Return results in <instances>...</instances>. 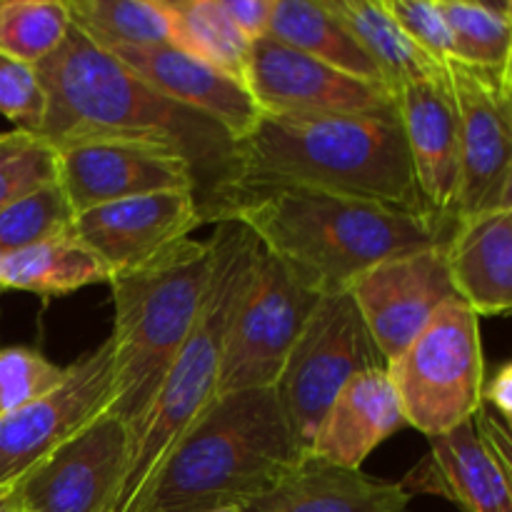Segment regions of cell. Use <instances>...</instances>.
Listing matches in <instances>:
<instances>
[{
  "mask_svg": "<svg viewBox=\"0 0 512 512\" xmlns=\"http://www.w3.org/2000/svg\"><path fill=\"white\" fill-rule=\"evenodd\" d=\"M45 90L38 138L53 150L83 140H130L168 148L195 170V200L213 223L233 188L235 138L205 113L163 98L73 23L53 55L35 65Z\"/></svg>",
  "mask_w": 512,
  "mask_h": 512,
  "instance_id": "cell-1",
  "label": "cell"
},
{
  "mask_svg": "<svg viewBox=\"0 0 512 512\" xmlns=\"http://www.w3.org/2000/svg\"><path fill=\"white\" fill-rule=\"evenodd\" d=\"M235 220L318 293L348 290L395 255L448 243L455 223L308 188H240L213 223Z\"/></svg>",
  "mask_w": 512,
  "mask_h": 512,
  "instance_id": "cell-2",
  "label": "cell"
},
{
  "mask_svg": "<svg viewBox=\"0 0 512 512\" xmlns=\"http://www.w3.org/2000/svg\"><path fill=\"white\" fill-rule=\"evenodd\" d=\"M240 188H308L438 218L415 180L400 115H260L235 140L230 193Z\"/></svg>",
  "mask_w": 512,
  "mask_h": 512,
  "instance_id": "cell-3",
  "label": "cell"
},
{
  "mask_svg": "<svg viewBox=\"0 0 512 512\" xmlns=\"http://www.w3.org/2000/svg\"><path fill=\"white\" fill-rule=\"evenodd\" d=\"M300 458L273 388L218 395L123 512H243Z\"/></svg>",
  "mask_w": 512,
  "mask_h": 512,
  "instance_id": "cell-4",
  "label": "cell"
},
{
  "mask_svg": "<svg viewBox=\"0 0 512 512\" xmlns=\"http://www.w3.org/2000/svg\"><path fill=\"white\" fill-rule=\"evenodd\" d=\"M210 278V248L183 240L145 268L110 278L113 290V403L130 430V450L188 340Z\"/></svg>",
  "mask_w": 512,
  "mask_h": 512,
  "instance_id": "cell-5",
  "label": "cell"
},
{
  "mask_svg": "<svg viewBox=\"0 0 512 512\" xmlns=\"http://www.w3.org/2000/svg\"><path fill=\"white\" fill-rule=\"evenodd\" d=\"M210 248V278L198 320L180 348L173 368L155 398L153 410L130 450L128 475L115 512H123L148 485L165 455L183 438L198 415L218 398L225 345L243 295L253 283L260 240L235 220L215 223Z\"/></svg>",
  "mask_w": 512,
  "mask_h": 512,
  "instance_id": "cell-6",
  "label": "cell"
},
{
  "mask_svg": "<svg viewBox=\"0 0 512 512\" xmlns=\"http://www.w3.org/2000/svg\"><path fill=\"white\" fill-rule=\"evenodd\" d=\"M388 375L410 428L435 438L470 423L485 405L480 318L460 298L445 303Z\"/></svg>",
  "mask_w": 512,
  "mask_h": 512,
  "instance_id": "cell-7",
  "label": "cell"
},
{
  "mask_svg": "<svg viewBox=\"0 0 512 512\" xmlns=\"http://www.w3.org/2000/svg\"><path fill=\"white\" fill-rule=\"evenodd\" d=\"M378 365L388 363L375 348L353 295L348 290L320 295L273 385L300 453H310L325 413L348 380Z\"/></svg>",
  "mask_w": 512,
  "mask_h": 512,
  "instance_id": "cell-8",
  "label": "cell"
},
{
  "mask_svg": "<svg viewBox=\"0 0 512 512\" xmlns=\"http://www.w3.org/2000/svg\"><path fill=\"white\" fill-rule=\"evenodd\" d=\"M320 295L260 245L253 283L243 295L225 345L218 395L273 388Z\"/></svg>",
  "mask_w": 512,
  "mask_h": 512,
  "instance_id": "cell-9",
  "label": "cell"
},
{
  "mask_svg": "<svg viewBox=\"0 0 512 512\" xmlns=\"http://www.w3.org/2000/svg\"><path fill=\"white\" fill-rule=\"evenodd\" d=\"M113 403L110 340L68 365L53 393L0 418V488H13L80 430L108 413Z\"/></svg>",
  "mask_w": 512,
  "mask_h": 512,
  "instance_id": "cell-10",
  "label": "cell"
},
{
  "mask_svg": "<svg viewBox=\"0 0 512 512\" xmlns=\"http://www.w3.org/2000/svg\"><path fill=\"white\" fill-rule=\"evenodd\" d=\"M130 463V430L113 413L80 430L13 485L15 512H115Z\"/></svg>",
  "mask_w": 512,
  "mask_h": 512,
  "instance_id": "cell-11",
  "label": "cell"
},
{
  "mask_svg": "<svg viewBox=\"0 0 512 512\" xmlns=\"http://www.w3.org/2000/svg\"><path fill=\"white\" fill-rule=\"evenodd\" d=\"M243 85L260 115H398V100L385 85L368 83L298 53L273 38L250 45Z\"/></svg>",
  "mask_w": 512,
  "mask_h": 512,
  "instance_id": "cell-12",
  "label": "cell"
},
{
  "mask_svg": "<svg viewBox=\"0 0 512 512\" xmlns=\"http://www.w3.org/2000/svg\"><path fill=\"white\" fill-rule=\"evenodd\" d=\"M385 363L398 358L458 298L450 275L448 243L395 255L365 270L348 288Z\"/></svg>",
  "mask_w": 512,
  "mask_h": 512,
  "instance_id": "cell-13",
  "label": "cell"
},
{
  "mask_svg": "<svg viewBox=\"0 0 512 512\" xmlns=\"http://www.w3.org/2000/svg\"><path fill=\"white\" fill-rule=\"evenodd\" d=\"M458 110L460 193L455 223L495 210L512 173V98L503 75L445 63Z\"/></svg>",
  "mask_w": 512,
  "mask_h": 512,
  "instance_id": "cell-14",
  "label": "cell"
},
{
  "mask_svg": "<svg viewBox=\"0 0 512 512\" xmlns=\"http://www.w3.org/2000/svg\"><path fill=\"white\" fill-rule=\"evenodd\" d=\"M203 223L208 220L195 193L165 190L83 210L75 215L73 235L115 278L158 260Z\"/></svg>",
  "mask_w": 512,
  "mask_h": 512,
  "instance_id": "cell-15",
  "label": "cell"
},
{
  "mask_svg": "<svg viewBox=\"0 0 512 512\" xmlns=\"http://www.w3.org/2000/svg\"><path fill=\"white\" fill-rule=\"evenodd\" d=\"M55 155L58 183L63 185L75 215L138 195L198 190L193 165L183 155L158 145L130 140H83L63 145Z\"/></svg>",
  "mask_w": 512,
  "mask_h": 512,
  "instance_id": "cell-16",
  "label": "cell"
},
{
  "mask_svg": "<svg viewBox=\"0 0 512 512\" xmlns=\"http://www.w3.org/2000/svg\"><path fill=\"white\" fill-rule=\"evenodd\" d=\"M395 100L420 193L438 218L455 223L460 193V135L448 70L438 78L405 85L395 93Z\"/></svg>",
  "mask_w": 512,
  "mask_h": 512,
  "instance_id": "cell-17",
  "label": "cell"
},
{
  "mask_svg": "<svg viewBox=\"0 0 512 512\" xmlns=\"http://www.w3.org/2000/svg\"><path fill=\"white\" fill-rule=\"evenodd\" d=\"M108 53L163 98L218 120L235 140L248 135L260 120L258 105L243 83L175 45L115 48Z\"/></svg>",
  "mask_w": 512,
  "mask_h": 512,
  "instance_id": "cell-18",
  "label": "cell"
},
{
  "mask_svg": "<svg viewBox=\"0 0 512 512\" xmlns=\"http://www.w3.org/2000/svg\"><path fill=\"white\" fill-rule=\"evenodd\" d=\"M428 453L405 475V493L438 495L460 512H512V488L475 430V420L428 438Z\"/></svg>",
  "mask_w": 512,
  "mask_h": 512,
  "instance_id": "cell-19",
  "label": "cell"
},
{
  "mask_svg": "<svg viewBox=\"0 0 512 512\" xmlns=\"http://www.w3.org/2000/svg\"><path fill=\"white\" fill-rule=\"evenodd\" d=\"M400 428H405L400 398L388 365H378L350 378L340 390L320 423L310 455L360 470L368 455Z\"/></svg>",
  "mask_w": 512,
  "mask_h": 512,
  "instance_id": "cell-20",
  "label": "cell"
},
{
  "mask_svg": "<svg viewBox=\"0 0 512 512\" xmlns=\"http://www.w3.org/2000/svg\"><path fill=\"white\" fill-rule=\"evenodd\" d=\"M400 483L303 455L290 473L243 512H410Z\"/></svg>",
  "mask_w": 512,
  "mask_h": 512,
  "instance_id": "cell-21",
  "label": "cell"
},
{
  "mask_svg": "<svg viewBox=\"0 0 512 512\" xmlns=\"http://www.w3.org/2000/svg\"><path fill=\"white\" fill-rule=\"evenodd\" d=\"M458 298L483 315H512V210L495 208L460 220L448 240Z\"/></svg>",
  "mask_w": 512,
  "mask_h": 512,
  "instance_id": "cell-22",
  "label": "cell"
},
{
  "mask_svg": "<svg viewBox=\"0 0 512 512\" xmlns=\"http://www.w3.org/2000/svg\"><path fill=\"white\" fill-rule=\"evenodd\" d=\"M325 3L358 40L365 55L373 60L390 93L445 73V63L430 58L405 35L383 0H325Z\"/></svg>",
  "mask_w": 512,
  "mask_h": 512,
  "instance_id": "cell-23",
  "label": "cell"
},
{
  "mask_svg": "<svg viewBox=\"0 0 512 512\" xmlns=\"http://www.w3.org/2000/svg\"><path fill=\"white\" fill-rule=\"evenodd\" d=\"M268 38L353 78L385 85L373 60L325 0H275Z\"/></svg>",
  "mask_w": 512,
  "mask_h": 512,
  "instance_id": "cell-24",
  "label": "cell"
},
{
  "mask_svg": "<svg viewBox=\"0 0 512 512\" xmlns=\"http://www.w3.org/2000/svg\"><path fill=\"white\" fill-rule=\"evenodd\" d=\"M108 280L110 273L103 260L85 248L75 235H63L3 255V270H0L3 290H25L43 298L68 295Z\"/></svg>",
  "mask_w": 512,
  "mask_h": 512,
  "instance_id": "cell-25",
  "label": "cell"
},
{
  "mask_svg": "<svg viewBox=\"0 0 512 512\" xmlns=\"http://www.w3.org/2000/svg\"><path fill=\"white\" fill-rule=\"evenodd\" d=\"M68 13L70 23L103 50L175 40L170 0H68Z\"/></svg>",
  "mask_w": 512,
  "mask_h": 512,
  "instance_id": "cell-26",
  "label": "cell"
},
{
  "mask_svg": "<svg viewBox=\"0 0 512 512\" xmlns=\"http://www.w3.org/2000/svg\"><path fill=\"white\" fill-rule=\"evenodd\" d=\"M175 48L243 83L250 43L223 8V0H170Z\"/></svg>",
  "mask_w": 512,
  "mask_h": 512,
  "instance_id": "cell-27",
  "label": "cell"
},
{
  "mask_svg": "<svg viewBox=\"0 0 512 512\" xmlns=\"http://www.w3.org/2000/svg\"><path fill=\"white\" fill-rule=\"evenodd\" d=\"M438 5L453 35L450 60L490 75H503L512 53V28L498 3L438 0Z\"/></svg>",
  "mask_w": 512,
  "mask_h": 512,
  "instance_id": "cell-28",
  "label": "cell"
},
{
  "mask_svg": "<svg viewBox=\"0 0 512 512\" xmlns=\"http://www.w3.org/2000/svg\"><path fill=\"white\" fill-rule=\"evenodd\" d=\"M70 28L63 0H0V53L38 65L63 43Z\"/></svg>",
  "mask_w": 512,
  "mask_h": 512,
  "instance_id": "cell-29",
  "label": "cell"
},
{
  "mask_svg": "<svg viewBox=\"0 0 512 512\" xmlns=\"http://www.w3.org/2000/svg\"><path fill=\"white\" fill-rule=\"evenodd\" d=\"M75 210L58 178L0 210V255L73 235Z\"/></svg>",
  "mask_w": 512,
  "mask_h": 512,
  "instance_id": "cell-30",
  "label": "cell"
},
{
  "mask_svg": "<svg viewBox=\"0 0 512 512\" xmlns=\"http://www.w3.org/2000/svg\"><path fill=\"white\" fill-rule=\"evenodd\" d=\"M58 178V155L43 138L23 130L0 133V210Z\"/></svg>",
  "mask_w": 512,
  "mask_h": 512,
  "instance_id": "cell-31",
  "label": "cell"
},
{
  "mask_svg": "<svg viewBox=\"0 0 512 512\" xmlns=\"http://www.w3.org/2000/svg\"><path fill=\"white\" fill-rule=\"evenodd\" d=\"M68 375L43 353L23 345H0V418L53 393Z\"/></svg>",
  "mask_w": 512,
  "mask_h": 512,
  "instance_id": "cell-32",
  "label": "cell"
},
{
  "mask_svg": "<svg viewBox=\"0 0 512 512\" xmlns=\"http://www.w3.org/2000/svg\"><path fill=\"white\" fill-rule=\"evenodd\" d=\"M45 90L35 65L0 53V115L13 120L15 130L38 135L45 120Z\"/></svg>",
  "mask_w": 512,
  "mask_h": 512,
  "instance_id": "cell-33",
  "label": "cell"
},
{
  "mask_svg": "<svg viewBox=\"0 0 512 512\" xmlns=\"http://www.w3.org/2000/svg\"><path fill=\"white\" fill-rule=\"evenodd\" d=\"M395 23L430 58L448 63L453 58V35L440 13L438 0H383Z\"/></svg>",
  "mask_w": 512,
  "mask_h": 512,
  "instance_id": "cell-34",
  "label": "cell"
},
{
  "mask_svg": "<svg viewBox=\"0 0 512 512\" xmlns=\"http://www.w3.org/2000/svg\"><path fill=\"white\" fill-rule=\"evenodd\" d=\"M273 5L275 0H223L225 13L250 45L268 35Z\"/></svg>",
  "mask_w": 512,
  "mask_h": 512,
  "instance_id": "cell-35",
  "label": "cell"
},
{
  "mask_svg": "<svg viewBox=\"0 0 512 512\" xmlns=\"http://www.w3.org/2000/svg\"><path fill=\"white\" fill-rule=\"evenodd\" d=\"M473 420L480 440H483L485 448L493 453V458L498 460L500 470H503L512 488V435L508 433V428H505L503 418H498L488 405H483Z\"/></svg>",
  "mask_w": 512,
  "mask_h": 512,
  "instance_id": "cell-36",
  "label": "cell"
},
{
  "mask_svg": "<svg viewBox=\"0 0 512 512\" xmlns=\"http://www.w3.org/2000/svg\"><path fill=\"white\" fill-rule=\"evenodd\" d=\"M483 398L503 415V420L512 418V363L503 365L498 375L490 380V385H485Z\"/></svg>",
  "mask_w": 512,
  "mask_h": 512,
  "instance_id": "cell-37",
  "label": "cell"
},
{
  "mask_svg": "<svg viewBox=\"0 0 512 512\" xmlns=\"http://www.w3.org/2000/svg\"><path fill=\"white\" fill-rule=\"evenodd\" d=\"M498 208H508V210H512V173H510L508 183H505V188H503V195H500V203H498Z\"/></svg>",
  "mask_w": 512,
  "mask_h": 512,
  "instance_id": "cell-38",
  "label": "cell"
},
{
  "mask_svg": "<svg viewBox=\"0 0 512 512\" xmlns=\"http://www.w3.org/2000/svg\"><path fill=\"white\" fill-rule=\"evenodd\" d=\"M503 83H505V90H508V95L512 98V53L508 58V65H505L503 70Z\"/></svg>",
  "mask_w": 512,
  "mask_h": 512,
  "instance_id": "cell-39",
  "label": "cell"
},
{
  "mask_svg": "<svg viewBox=\"0 0 512 512\" xmlns=\"http://www.w3.org/2000/svg\"><path fill=\"white\" fill-rule=\"evenodd\" d=\"M498 8H500V13L505 15V20H508L510 28H512V0H508V3H498Z\"/></svg>",
  "mask_w": 512,
  "mask_h": 512,
  "instance_id": "cell-40",
  "label": "cell"
},
{
  "mask_svg": "<svg viewBox=\"0 0 512 512\" xmlns=\"http://www.w3.org/2000/svg\"><path fill=\"white\" fill-rule=\"evenodd\" d=\"M10 493H13V488H0V512H3L5 505H8Z\"/></svg>",
  "mask_w": 512,
  "mask_h": 512,
  "instance_id": "cell-41",
  "label": "cell"
},
{
  "mask_svg": "<svg viewBox=\"0 0 512 512\" xmlns=\"http://www.w3.org/2000/svg\"><path fill=\"white\" fill-rule=\"evenodd\" d=\"M503 423H505V428H508V433L512 435V418H505Z\"/></svg>",
  "mask_w": 512,
  "mask_h": 512,
  "instance_id": "cell-42",
  "label": "cell"
},
{
  "mask_svg": "<svg viewBox=\"0 0 512 512\" xmlns=\"http://www.w3.org/2000/svg\"><path fill=\"white\" fill-rule=\"evenodd\" d=\"M3 512H15L13 505H10V500H8V505H5V510H3Z\"/></svg>",
  "mask_w": 512,
  "mask_h": 512,
  "instance_id": "cell-43",
  "label": "cell"
},
{
  "mask_svg": "<svg viewBox=\"0 0 512 512\" xmlns=\"http://www.w3.org/2000/svg\"><path fill=\"white\" fill-rule=\"evenodd\" d=\"M0 270H3V255H0ZM0 290H3V288H0Z\"/></svg>",
  "mask_w": 512,
  "mask_h": 512,
  "instance_id": "cell-44",
  "label": "cell"
},
{
  "mask_svg": "<svg viewBox=\"0 0 512 512\" xmlns=\"http://www.w3.org/2000/svg\"><path fill=\"white\" fill-rule=\"evenodd\" d=\"M215 512H240V510H215Z\"/></svg>",
  "mask_w": 512,
  "mask_h": 512,
  "instance_id": "cell-45",
  "label": "cell"
},
{
  "mask_svg": "<svg viewBox=\"0 0 512 512\" xmlns=\"http://www.w3.org/2000/svg\"><path fill=\"white\" fill-rule=\"evenodd\" d=\"M0 295H3V290H0Z\"/></svg>",
  "mask_w": 512,
  "mask_h": 512,
  "instance_id": "cell-46",
  "label": "cell"
}]
</instances>
